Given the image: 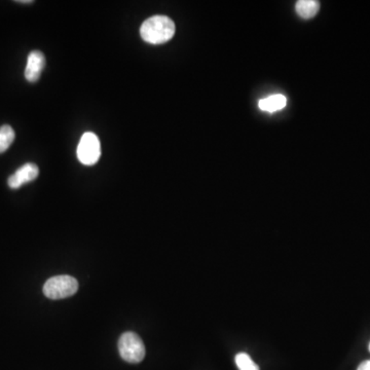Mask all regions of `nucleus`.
<instances>
[{
  "label": "nucleus",
  "instance_id": "nucleus-3",
  "mask_svg": "<svg viewBox=\"0 0 370 370\" xmlns=\"http://www.w3.org/2000/svg\"><path fill=\"white\" fill-rule=\"evenodd\" d=\"M119 352L123 360L129 363H140L145 357V346L135 332H125L119 340Z\"/></svg>",
  "mask_w": 370,
  "mask_h": 370
},
{
  "label": "nucleus",
  "instance_id": "nucleus-6",
  "mask_svg": "<svg viewBox=\"0 0 370 370\" xmlns=\"http://www.w3.org/2000/svg\"><path fill=\"white\" fill-rule=\"evenodd\" d=\"M45 66V57L41 52L33 51L28 55L26 68H25V79L29 83H37L41 79V73Z\"/></svg>",
  "mask_w": 370,
  "mask_h": 370
},
{
  "label": "nucleus",
  "instance_id": "nucleus-13",
  "mask_svg": "<svg viewBox=\"0 0 370 370\" xmlns=\"http://www.w3.org/2000/svg\"><path fill=\"white\" fill-rule=\"evenodd\" d=\"M369 352H370V344H369Z\"/></svg>",
  "mask_w": 370,
  "mask_h": 370
},
{
  "label": "nucleus",
  "instance_id": "nucleus-4",
  "mask_svg": "<svg viewBox=\"0 0 370 370\" xmlns=\"http://www.w3.org/2000/svg\"><path fill=\"white\" fill-rule=\"evenodd\" d=\"M101 156V144L99 138L92 132H87L81 136L77 146V158L85 166H93Z\"/></svg>",
  "mask_w": 370,
  "mask_h": 370
},
{
  "label": "nucleus",
  "instance_id": "nucleus-9",
  "mask_svg": "<svg viewBox=\"0 0 370 370\" xmlns=\"http://www.w3.org/2000/svg\"><path fill=\"white\" fill-rule=\"evenodd\" d=\"M16 138V133L10 125H4L0 127V154L6 152Z\"/></svg>",
  "mask_w": 370,
  "mask_h": 370
},
{
  "label": "nucleus",
  "instance_id": "nucleus-1",
  "mask_svg": "<svg viewBox=\"0 0 370 370\" xmlns=\"http://www.w3.org/2000/svg\"><path fill=\"white\" fill-rule=\"evenodd\" d=\"M175 24L169 17L156 14L144 21L140 28V35L146 43L163 45L173 39Z\"/></svg>",
  "mask_w": 370,
  "mask_h": 370
},
{
  "label": "nucleus",
  "instance_id": "nucleus-10",
  "mask_svg": "<svg viewBox=\"0 0 370 370\" xmlns=\"http://www.w3.org/2000/svg\"><path fill=\"white\" fill-rule=\"evenodd\" d=\"M235 361L239 370H260L247 353H239L236 356Z\"/></svg>",
  "mask_w": 370,
  "mask_h": 370
},
{
  "label": "nucleus",
  "instance_id": "nucleus-12",
  "mask_svg": "<svg viewBox=\"0 0 370 370\" xmlns=\"http://www.w3.org/2000/svg\"><path fill=\"white\" fill-rule=\"evenodd\" d=\"M17 2H20V3H32L33 1H31V0H21V1Z\"/></svg>",
  "mask_w": 370,
  "mask_h": 370
},
{
  "label": "nucleus",
  "instance_id": "nucleus-7",
  "mask_svg": "<svg viewBox=\"0 0 370 370\" xmlns=\"http://www.w3.org/2000/svg\"><path fill=\"white\" fill-rule=\"evenodd\" d=\"M286 104H287V99H286L285 96L281 95V94H275V95L261 99L258 106L263 112H276L278 110H283Z\"/></svg>",
  "mask_w": 370,
  "mask_h": 370
},
{
  "label": "nucleus",
  "instance_id": "nucleus-11",
  "mask_svg": "<svg viewBox=\"0 0 370 370\" xmlns=\"http://www.w3.org/2000/svg\"><path fill=\"white\" fill-rule=\"evenodd\" d=\"M357 370H370V359L361 363Z\"/></svg>",
  "mask_w": 370,
  "mask_h": 370
},
{
  "label": "nucleus",
  "instance_id": "nucleus-5",
  "mask_svg": "<svg viewBox=\"0 0 370 370\" xmlns=\"http://www.w3.org/2000/svg\"><path fill=\"white\" fill-rule=\"evenodd\" d=\"M39 169L33 163H27L18 169L8 181V185L12 189H18L21 186L35 181L39 177Z\"/></svg>",
  "mask_w": 370,
  "mask_h": 370
},
{
  "label": "nucleus",
  "instance_id": "nucleus-8",
  "mask_svg": "<svg viewBox=\"0 0 370 370\" xmlns=\"http://www.w3.org/2000/svg\"><path fill=\"white\" fill-rule=\"evenodd\" d=\"M319 10L320 2L317 0H300L296 4V14L306 20L315 17Z\"/></svg>",
  "mask_w": 370,
  "mask_h": 370
},
{
  "label": "nucleus",
  "instance_id": "nucleus-2",
  "mask_svg": "<svg viewBox=\"0 0 370 370\" xmlns=\"http://www.w3.org/2000/svg\"><path fill=\"white\" fill-rule=\"evenodd\" d=\"M79 290V282L71 276H56L45 282L43 294L51 300H62L74 296Z\"/></svg>",
  "mask_w": 370,
  "mask_h": 370
}]
</instances>
